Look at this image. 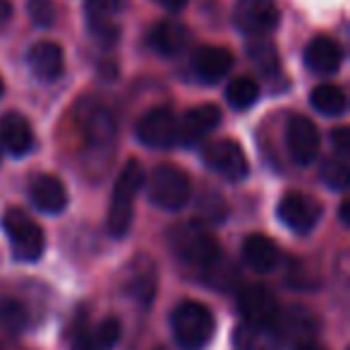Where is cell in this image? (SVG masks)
<instances>
[{
    "label": "cell",
    "instance_id": "6da1fadb",
    "mask_svg": "<svg viewBox=\"0 0 350 350\" xmlns=\"http://www.w3.org/2000/svg\"><path fill=\"white\" fill-rule=\"evenodd\" d=\"M170 326L180 350H204L206 343L214 338L216 321L202 302L183 300L170 314Z\"/></svg>",
    "mask_w": 350,
    "mask_h": 350
},
{
    "label": "cell",
    "instance_id": "7a4b0ae2",
    "mask_svg": "<svg viewBox=\"0 0 350 350\" xmlns=\"http://www.w3.org/2000/svg\"><path fill=\"white\" fill-rule=\"evenodd\" d=\"M144 185V168L137 161H127L118 175L116 187H113L111 209H108V233L113 238H125L132 226L135 214V200Z\"/></svg>",
    "mask_w": 350,
    "mask_h": 350
},
{
    "label": "cell",
    "instance_id": "3957f363",
    "mask_svg": "<svg viewBox=\"0 0 350 350\" xmlns=\"http://www.w3.org/2000/svg\"><path fill=\"white\" fill-rule=\"evenodd\" d=\"M168 243L175 257L192 267L204 269L221 257L219 240L197 221H183V224L173 226L168 233Z\"/></svg>",
    "mask_w": 350,
    "mask_h": 350
},
{
    "label": "cell",
    "instance_id": "277c9868",
    "mask_svg": "<svg viewBox=\"0 0 350 350\" xmlns=\"http://www.w3.org/2000/svg\"><path fill=\"white\" fill-rule=\"evenodd\" d=\"M3 230L8 233L10 240L12 254L22 262H36L44 254L46 247V235L41 226L25 214L22 209H8L3 216Z\"/></svg>",
    "mask_w": 350,
    "mask_h": 350
},
{
    "label": "cell",
    "instance_id": "5b68a950",
    "mask_svg": "<svg viewBox=\"0 0 350 350\" xmlns=\"http://www.w3.org/2000/svg\"><path fill=\"white\" fill-rule=\"evenodd\" d=\"M190 195H192V185L185 170L163 163L151 173L149 200L156 206H161V209H168V211L183 209L187 204V200H190Z\"/></svg>",
    "mask_w": 350,
    "mask_h": 350
},
{
    "label": "cell",
    "instance_id": "8992f818",
    "mask_svg": "<svg viewBox=\"0 0 350 350\" xmlns=\"http://www.w3.org/2000/svg\"><path fill=\"white\" fill-rule=\"evenodd\" d=\"M137 137L142 144L151 146V149H168L180 139V120L175 118L170 108H154V111L144 113V118L139 120Z\"/></svg>",
    "mask_w": 350,
    "mask_h": 350
},
{
    "label": "cell",
    "instance_id": "52a82bcc",
    "mask_svg": "<svg viewBox=\"0 0 350 350\" xmlns=\"http://www.w3.org/2000/svg\"><path fill=\"white\" fill-rule=\"evenodd\" d=\"M271 331L281 345L293 343L297 348L302 343H312L310 338H314L317 331H319V319L305 307H288L283 312L278 310Z\"/></svg>",
    "mask_w": 350,
    "mask_h": 350
},
{
    "label": "cell",
    "instance_id": "ba28073f",
    "mask_svg": "<svg viewBox=\"0 0 350 350\" xmlns=\"http://www.w3.org/2000/svg\"><path fill=\"white\" fill-rule=\"evenodd\" d=\"M278 8L273 0H238L233 10V22L243 34L264 36L276 29Z\"/></svg>",
    "mask_w": 350,
    "mask_h": 350
},
{
    "label": "cell",
    "instance_id": "9c48e42d",
    "mask_svg": "<svg viewBox=\"0 0 350 350\" xmlns=\"http://www.w3.org/2000/svg\"><path fill=\"white\" fill-rule=\"evenodd\" d=\"M321 206L317 200L302 195V192H288L278 202V219L286 228H291L293 233H312L317 224H319Z\"/></svg>",
    "mask_w": 350,
    "mask_h": 350
},
{
    "label": "cell",
    "instance_id": "30bf717a",
    "mask_svg": "<svg viewBox=\"0 0 350 350\" xmlns=\"http://www.w3.org/2000/svg\"><path fill=\"white\" fill-rule=\"evenodd\" d=\"M204 163L211 170L221 173L228 180H245L250 173V163L245 159V151L233 139H219L211 142L204 149Z\"/></svg>",
    "mask_w": 350,
    "mask_h": 350
},
{
    "label": "cell",
    "instance_id": "8fae6325",
    "mask_svg": "<svg viewBox=\"0 0 350 350\" xmlns=\"http://www.w3.org/2000/svg\"><path fill=\"white\" fill-rule=\"evenodd\" d=\"M319 130L310 118L295 116L286 125V146L295 163L310 165L319 154Z\"/></svg>",
    "mask_w": 350,
    "mask_h": 350
},
{
    "label": "cell",
    "instance_id": "7c38bea8",
    "mask_svg": "<svg viewBox=\"0 0 350 350\" xmlns=\"http://www.w3.org/2000/svg\"><path fill=\"white\" fill-rule=\"evenodd\" d=\"M238 307L245 324L264 326V329H269L278 314L276 295L264 286H245L238 295Z\"/></svg>",
    "mask_w": 350,
    "mask_h": 350
},
{
    "label": "cell",
    "instance_id": "4fadbf2b",
    "mask_svg": "<svg viewBox=\"0 0 350 350\" xmlns=\"http://www.w3.org/2000/svg\"><path fill=\"white\" fill-rule=\"evenodd\" d=\"M233 68V53L228 49L221 46H200L192 53V72L197 75V79L206 84H214L219 79H224Z\"/></svg>",
    "mask_w": 350,
    "mask_h": 350
},
{
    "label": "cell",
    "instance_id": "5bb4252c",
    "mask_svg": "<svg viewBox=\"0 0 350 350\" xmlns=\"http://www.w3.org/2000/svg\"><path fill=\"white\" fill-rule=\"evenodd\" d=\"M27 65L41 82H55L65 70L63 49L53 41H39L27 51Z\"/></svg>",
    "mask_w": 350,
    "mask_h": 350
},
{
    "label": "cell",
    "instance_id": "9a60e30c",
    "mask_svg": "<svg viewBox=\"0 0 350 350\" xmlns=\"http://www.w3.org/2000/svg\"><path fill=\"white\" fill-rule=\"evenodd\" d=\"M146 44H149L151 51H156L163 58H175V55H180L187 49V44H190V29L183 22L163 20L149 31Z\"/></svg>",
    "mask_w": 350,
    "mask_h": 350
},
{
    "label": "cell",
    "instance_id": "2e32d148",
    "mask_svg": "<svg viewBox=\"0 0 350 350\" xmlns=\"http://www.w3.org/2000/svg\"><path fill=\"white\" fill-rule=\"evenodd\" d=\"M0 142L10 156H27L34 146V130L22 113L10 111L0 120Z\"/></svg>",
    "mask_w": 350,
    "mask_h": 350
},
{
    "label": "cell",
    "instance_id": "e0dca14e",
    "mask_svg": "<svg viewBox=\"0 0 350 350\" xmlns=\"http://www.w3.org/2000/svg\"><path fill=\"white\" fill-rule=\"evenodd\" d=\"M221 122V111L214 103H204V106L190 108L185 118L180 120V139L185 146H195L202 142L211 130H216Z\"/></svg>",
    "mask_w": 350,
    "mask_h": 350
},
{
    "label": "cell",
    "instance_id": "ac0fdd59",
    "mask_svg": "<svg viewBox=\"0 0 350 350\" xmlns=\"http://www.w3.org/2000/svg\"><path fill=\"white\" fill-rule=\"evenodd\" d=\"M31 202L44 214H60L68 206V190L55 175H36L29 187Z\"/></svg>",
    "mask_w": 350,
    "mask_h": 350
},
{
    "label": "cell",
    "instance_id": "d6986e66",
    "mask_svg": "<svg viewBox=\"0 0 350 350\" xmlns=\"http://www.w3.org/2000/svg\"><path fill=\"white\" fill-rule=\"evenodd\" d=\"M122 326L116 317H108L101 324H96L94 329H82L75 331L72 338V350H111L113 345L120 340Z\"/></svg>",
    "mask_w": 350,
    "mask_h": 350
},
{
    "label": "cell",
    "instance_id": "ffe728a7",
    "mask_svg": "<svg viewBox=\"0 0 350 350\" xmlns=\"http://www.w3.org/2000/svg\"><path fill=\"white\" fill-rule=\"evenodd\" d=\"M343 63V51L329 36H317L305 49V65L317 75H334Z\"/></svg>",
    "mask_w": 350,
    "mask_h": 350
},
{
    "label": "cell",
    "instance_id": "44dd1931",
    "mask_svg": "<svg viewBox=\"0 0 350 350\" xmlns=\"http://www.w3.org/2000/svg\"><path fill=\"white\" fill-rule=\"evenodd\" d=\"M156 283L159 281H156L154 262H151L149 257H144V254H139V257L130 264V269H127V283H125L127 293H130L139 305H149L156 295Z\"/></svg>",
    "mask_w": 350,
    "mask_h": 350
},
{
    "label": "cell",
    "instance_id": "7402d4cb",
    "mask_svg": "<svg viewBox=\"0 0 350 350\" xmlns=\"http://www.w3.org/2000/svg\"><path fill=\"white\" fill-rule=\"evenodd\" d=\"M243 257L252 271L257 273H271L276 271L278 262H281V252H278L276 243L269 240L267 235H250L243 243Z\"/></svg>",
    "mask_w": 350,
    "mask_h": 350
},
{
    "label": "cell",
    "instance_id": "603a6c76",
    "mask_svg": "<svg viewBox=\"0 0 350 350\" xmlns=\"http://www.w3.org/2000/svg\"><path fill=\"white\" fill-rule=\"evenodd\" d=\"M120 5H122V0H87L89 29L101 41H106L108 46L118 39V29L113 27L111 17L120 10Z\"/></svg>",
    "mask_w": 350,
    "mask_h": 350
},
{
    "label": "cell",
    "instance_id": "cb8c5ba5",
    "mask_svg": "<svg viewBox=\"0 0 350 350\" xmlns=\"http://www.w3.org/2000/svg\"><path fill=\"white\" fill-rule=\"evenodd\" d=\"M233 345L235 350H278L281 343L273 336L271 326L264 329V326H252V324H243L233 336Z\"/></svg>",
    "mask_w": 350,
    "mask_h": 350
},
{
    "label": "cell",
    "instance_id": "d4e9b609",
    "mask_svg": "<svg viewBox=\"0 0 350 350\" xmlns=\"http://www.w3.org/2000/svg\"><path fill=\"white\" fill-rule=\"evenodd\" d=\"M310 103L321 113V116H329V118L340 116V113L345 111V106H348L343 89L334 87V84H319V87L312 89Z\"/></svg>",
    "mask_w": 350,
    "mask_h": 350
},
{
    "label": "cell",
    "instance_id": "484cf974",
    "mask_svg": "<svg viewBox=\"0 0 350 350\" xmlns=\"http://www.w3.org/2000/svg\"><path fill=\"white\" fill-rule=\"evenodd\" d=\"M116 137V120L106 108H96L87 120V139L92 146L101 149V146L111 144Z\"/></svg>",
    "mask_w": 350,
    "mask_h": 350
},
{
    "label": "cell",
    "instance_id": "4316f807",
    "mask_svg": "<svg viewBox=\"0 0 350 350\" xmlns=\"http://www.w3.org/2000/svg\"><path fill=\"white\" fill-rule=\"evenodd\" d=\"M226 98L238 111H247L257 103L259 98V84L252 77H235L226 89Z\"/></svg>",
    "mask_w": 350,
    "mask_h": 350
},
{
    "label": "cell",
    "instance_id": "83f0119b",
    "mask_svg": "<svg viewBox=\"0 0 350 350\" xmlns=\"http://www.w3.org/2000/svg\"><path fill=\"white\" fill-rule=\"evenodd\" d=\"M29 324V312L20 300L5 297L0 300V329L8 334H22Z\"/></svg>",
    "mask_w": 350,
    "mask_h": 350
},
{
    "label": "cell",
    "instance_id": "f1b7e54d",
    "mask_svg": "<svg viewBox=\"0 0 350 350\" xmlns=\"http://www.w3.org/2000/svg\"><path fill=\"white\" fill-rule=\"evenodd\" d=\"M247 55L252 60V65H257L259 72L264 75H273L278 72V51L271 41L267 39H254L247 44Z\"/></svg>",
    "mask_w": 350,
    "mask_h": 350
},
{
    "label": "cell",
    "instance_id": "f546056e",
    "mask_svg": "<svg viewBox=\"0 0 350 350\" xmlns=\"http://www.w3.org/2000/svg\"><path fill=\"white\" fill-rule=\"evenodd\" d=\"M321 180L331 190H348L350 185V168L345 163V156H331L321 163Z\"/></svg>",
    "mask_w": 350,
    "mask_h": 350
},
{
    "label": "cell",
    "instance_id": "4dcf8cb0",
    "mask_svg": "<svg viewBox=\"0 0 350 350\" xmlns=\"http://www.w3.org/2000/svg\"><path fill=\"white\" fill-rule=\"evenodd\" d=\"M204 281L209 283V286L226 291V288H230L235 281H238V269L221 254L216 262H211L209 267H204Z\"/></svg>",
    "mask_w": 350,
    "mask_h": 350
},
{
    "label": "cell",
    "instance_id": "1f68e13d",
    "mask_svg": "<svg viewBox=\"0 0 350 350\" xmlns=\"http://www.w3.org/2000/svg\"><path fill=\"white\" fill-rule=\"evenodd\" d=\"M55 15H58V12H55V5L51 0H31L29 3V17L36 27H44V29L53 27Z\"/></svg>",
    "mask_w": 350,
    "mask_h": 350
},
{
    "label": "cell",
    "instance_id": "d6a6232c",
    "mask_svg": "<svg viewBox=\"0 0 350 350\" xmlns=\"http://www.w3.org/2000/svg\"><path fill=\"white\" fill-rule=\"evenodd\" d=\"M202 211L209 221H224L226 219V202L219 195H206L202 200Z\"/></svg>",
    "mask_w": 350,
    "mask_h": 350
},
{
    "label": "cell",
    "instance_id": "836d02e7",
    "mask_svg": "<svg viewBox=\"0 0 350 350\" xmlns=\"http://www.w3.org/2000/svg\"><path fill=\"white\" fill-rule=\"evenodd\" d=\"M331 142H334L338 156L350 154V137H348V130H345V127H338V130L331 132Z\"/></svg>",
    "mask_w": 350,
    "mask_h": 350
},
{
    "label": "cell",
    "instance_id": "e575fe53",
    "mask_svg": "<svg viewBox=\"0 0 350 350\" xmlns=\"http://www.w3.org/2000/svg\"><path fill=\"white\" fill-rule=\"evenodd\" d=\"M154 3H159V5H163L165 10L178 12V10H183V8H185L187 0H154Z\"/></svg>",
    "mask_w": 350,
    "mask_h": 350
},
{
    "label": "cell",
    "instance_id": "d590c367",
    "mask_svg": "<svg viewBox=\"0 0 350 350\" xmlns=\"http://www.w3.org/2000/svg\"><path fill=\"white\" fill-rule=\"evenodd\" d=\"M10 15V3L8 0H0V20H5Z\"/></svg>",
    "mask_w": 350,
    "mask_h": 350
},
{
    "label": "cell",
    "instance_id": "8d00e7d4",
    "mask_svg": "<svg viewBox=\"0 0 350 350\" xmlns=\"http://www.w3.org/2000/svg\"><path fill=\"white\" fill-rule=\"evenodd\" d=\"M340 224L348 226V202H343V204H340Z\"/></svg>",
    "mask_w": 350,
    "mask_h": 350
},
{
    "label": "cell",
    "instance_id": "74e56055",
    "mask_svg": "<svg viewBox=\"0 0 350 350\" xmlns=\"http://www.w3.org/2000/svg\"><path fill=\"white\" fill-rule=\"evenodd\" d=\"M297 350H324V348H319L317 343H302V345H297Z\"/></svg>",
    "mask_w": 350,
    "mask_h": 350
},
{
    "label": "cell",
    "instance_id": "f35d334b",
    "mask_svg": "<svg viewBox=\"0 0 350 350\" xmlns=\"http://www.w3.org/2000/svg\"><path fill=\"white\" fill-rule=\"evenodd\" d=\"M3 89H5V84H3V77H0V96H3Z\"/></svg>",
    "mask_w": 350,
    "mask_h": 350
},
{
    "label": "cell",
    "instance_id": "ab89813d",
    "mask_svg": "<svg viewBox=\"0 0 350 350\" xmlns=\"http://www.w3.org/2000/svg\"><path fill=\"white\" fill-rule=\"evenodd\" d=\"M0 350H3V348H0Z\"/></svg>",
    "mask_w": 350,
    "mask_h": 350
}]
</instances>
